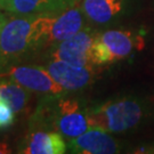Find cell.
Masks as SVG:
<instances>
[{"mask_svg": "<svg viewBox=\"0 0 154 154\" xmlns=\"http://www.w3.org/2000/svg\"><path fill=\"white\" fill-rule=\"evenodd\" d=\"M53 16H16L0 30V69L9 67L38 48L46 47Z\"/></svg>", "mask_w": 154, "mask_h": 154, "instance_id": "cell-1", "label": "cell"}, {"mask_svg": "<svg viewBox=\"0 0 154 154\" xmlns=\"http://www.w3.org/2000/svg\"><path fill=\"white\" fill-rule=\"evenodd\" d=\"M87 114L90 128H98L107 132H122L140 123L145 114V106L137 98L123 97L87 109Z\"/></svg>", "mask_w": 154, "mask_h": 154, "instance_id": "cell-2", "label": "cell"}, {"mask_svg": "<svg viewBox=\"0 0 154 154\" xmlns=\"http://www.w3.org/2000/svg\"><path fill=\"white\" fill-rule=\"evenodd\" d=\"M53 106H47V103H41L33 116V121H49L57 131L67 139H74L89 128L87 109L85 110L75 99L53 97Z\"/></svg>", "mask_w": 154, "mask_h": 154, "instance_id": "cell-3", "label": "cell"}, {"mask_svg": "<svg viewBox=\"0 0 154 154\" xmlns=\"http://www.w3.org/2000/svg\"><path fill=\"white\" fill-rule=\"evenodd\" d=\"M142 41L134 33L122 30H110L96 34L93 44V57L96 65L110 64L123 60L131 54L137 44Z\"/></svg>", "mask_w": 154, "mask_h": 154, "instance_id": "cell-4", "label": "cell"}, {"mask_svg": "<svg viewBox=\"0 0 154 154\" xmlns=\"http://www.w3.org/2000/svg\"><path fill=\"white\" fill-rule=\"evenodd\" d=\"M9 67L11 69L1 73L0 77L7 75L29 91L47 97H61L65 95L66 90L56 82L46 67L35 65H11Z\"/></svg>", "mask_w": 154, "mask_h": 154, "instance_id": "cell-5", "label": "cell"}, {"mask_svg": "<svg viewBox=\"0 0 154 154\" xmlns=\"http://www.w3.org/2000/svg\"><path fill=\"white\" fill-rule=\"evenodd\" d=\"M96 34L91 29H82L71 38L51 46V58L79 66H96L93 57V44Z\"/></svg>", "mask_w": 154, "mask_h": 154, "instance_id": "cell-6", "label": "cell"}, {"mask_svg": "<svg viewBox=\"0 0 154 154\" xmlns=\"http://www.w3.org/2000/svg\"><path fill=\"white\" fill-rule=\"evenodd\" d=\"M80 0H4L0 8L15 16H55Z\"/></svg>", "mask_w": 154, "mask_h": 154, "instance_id": "cell-7", "label": "cell"}, {"mask_svg": "<svg viewBox=\"0 0 154 154\" xmlns=\"http://www.w3.org/2000/svg\"><path fill=\"white\" fill-rule=\"evenodd\" d=\"M46 69L66 91L85 88L95 75L93 66H79L60 60H51Z\"/></svg>", "mask_w": 154, "mask_h": 154, "instance_id": "cell-8", "label": "cell"}, {"mask_svg": "<svg viewBox=\"0 0 154 154\" xmlns=\"http://www.w3.org/2000/svg\"><path fill=\"white\" fill-rule=\"evenodd\" d=\"M69 147L72 153L80 154H112L120 149L116 139L107 131L98 128H89L87 131L70 140Z\"/></svg>", "mask_w": 154, "mask_h": 154, "instance_id": "cell-9", "label": "cell"}, {"mask_svg": "<svg viewBox=\"0 0 154 154\" xmlns=\"http://www.w3.org/2000/svg\"><path fill=\"white\" fill-rule=\"evenodd\" d=\"M85 29L82 9L72 7L51 18L49 32L46 40V47H51L63 40L71 38Z\"/></svg>", "mask_w": 154, "mask_h": 154, "instance_id": "cell-10", "label": "cell"}, {"mask_svg": "<svg viewBox=\"0 0 154 154\" xmlns=\"http://www.w3.org/2000/svg\"><path fill=\"white\" fill-rule=\"evenodd\" d=\"M66 144L63 135L57 131H35L29 135L24 140L20 153L25 154H63Z\"/></svg>", "mask_w": 154, "mask_h": 154, "instance_id": "cell-11", "label": "cell"}, {"mask_svg": "<svg viewBox=\"0 0 154 154\" xmlns=\"http://www.w3.org/2000/svg\"><path fill=\"white\" fill-rule=\"evenodd\" d=\"M83 14L97 24H106L123 9V0H83Z\"/></svg>", "mask_w": 154, "mask_h": 154, "instance_id": "cell-12", "label": "cell"}, {"mask_svg": "<svg viewBox=\"0 0 154 154\" xmlns=\"http://www.w3.org/2000/svg\"><path fill=\"white\" fill-rule=\"evenodd\" d=\"M0 96L5 99L15 113H21L29 102V90L13 81H0Z\"/></svg>", "mask_w": 154, "mask_h": 154, "instance_id": "cell-13", "label": "cell"}, {"mask_svg": "<svg viewBox=\"0 0 154 154\" xmlns=\"http://www.w3.org/2000/svg\"><path fill=\"white\" fill-rule=\"evenodd\" d=\"M15 122V112L0 96V130L7 129Z\"/></svg>", "mask_w": 154, "mask_h": 154, "instance_id": "cell-14", "label": "cell"}, {"mask_svg": "<svg viewBox=\"0 0 154 154\" xmlns=\"http://www.w3.org/2000/svg\"><path fill=\"white\" fill-rule=\"evenodd\" d=\"M6 153H11L9 146L6 143H1L0 142V154H6Z\"/></svg>", "mask_w": 154, "mask_h": 154, "instance_id": "cell-15", "label": "cell"}, {"mask_svg": "<svg viewBox=\"0 0 154 154\" xmlns=\"http://www.w3.org/2000/svg\"><path fill=\"white\" fill-rule=\"evenodd\" d=\"M5 17L2 16L1 14H0V30H1V28H2V25H4V23H5Z\"/></svg>", "mask_w": 154, "mask_h": 154, "instance_id": "cell-16", "label": "cell"}, {"mask_svg": "<svg viewBox=\"0 0 154 154\" xmlns=\"http://www.w3.org/2000/svg\"><path fill=\"white\" fill-rule=\"evenodd\" d=\"M2 1H4V0H0V5H1V4H2Z\"/></svg>", "mask_w": 154, "mask_h": 154, "instance_id": "cell-17", "label": "cell"}]
</instances>
